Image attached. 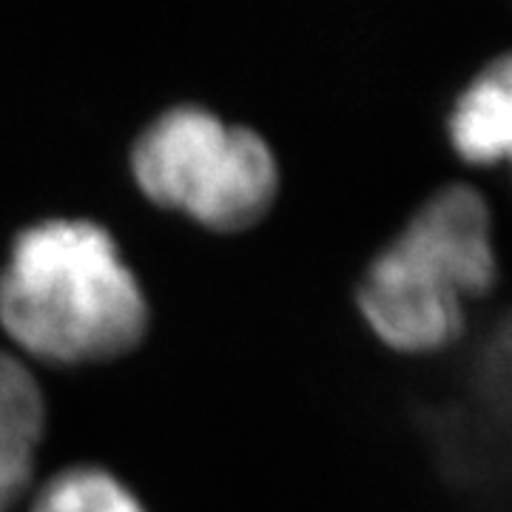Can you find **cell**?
<instances>
[{"mask_svg":"<svg viewBox=\"0 0 512 512\" xmlns=\"http://www.w3.org/2000/svg\"><path fill=\"white\" fill-rule=\"evenodd\" d=\"M151 311L109 228L49 217L15 234L0 265V328L49 365H100L137 348Z\"/></svg>","mask_w":512,"mask_h":512,"instance_id":"1","label":"cell"},{"mask_svg":"<svg viewBox=\"0 0 512 512\" xmlns=\"http://www.w3.org/2000/svg\"><path fill=\"white\" fill-rule=\"evenodd\" d=\"M148 200L220 234H239L268 217L279 194L271 143L217 111L180 103L160 111L128 154Z\"/></svg>","mask_w":512,"mask_h":512,"instance_id":"2","label":"cell"},{"mask_svg":"<svg viewBox=\"0 0 512 512\" xmlns=\"http://www.w3.org/2000/svg\"><path fill=\"white\" fill-rule=\"evenodd\" d=\"M356 311L384 348L402 356H436L467 333L470 305L396 237L370 256L356 282Z\"/></svg>","mask_w":512,"mask_h":512,"instance_id":"3","label":"cell"},{"mask_svg":"<svg viewBox=\"0 0 512 512\" xmlns=\"http://www.w3.org/2000/svg\"><path fill=\"white\" fill-rule=\"evenodd\" d=\"M470 305L493 296L501 279V239L490 197L467 180L439 185L393 234Z\"/></svg>","mask_w":512,"mask_h":512,"instance_id":"4","label":"cell"},{"mask_svg":"<svg viewBox=\"0 0 512 512\" xmlns=\"http://www.w3.org/2000/svg\"><path fill=\"white\" fill-rule=\"evenodd\" d=\"M444 137L458 163L498 168L512 160V46L481 60L444 111Z\"/></svg>","mask_w":512,"mask_h":512,"instance_id":"5","label":"cell"},{"mask_svg":"<svg viewBox=\"0 0 512 512\" xmlns=\"http://www.w3.org/2000/svg\"><path fill=\"white\" fill-rule=\"evenodd\" d=\"M46 430V399L26 362L0 348V512L32 487L37 450Z\"/></svg>","mask_w":512,"mask_h":512,"instance_id":"6","label":"cell"},{"mask_svg":"<svg viewBox=\"0 0 512 512\" xmlns=\"http://www.w3.org/2000/svg\"><path fill=\"white\" fill-rule=\"evenodd\" d=\"M32 512H146V507L109 470L74 464L37 487Z\"/></svg>","mask_w":512,"mask_h":512,"instance_id":"7","label":"cell"},{"mask_svg":"<svg viewBox=\"0 0 512 512\" xmlns=\"http://www.w3.org/2000/svg\"><path fill=\"white\" fill-rule=\"evenodd\" d=\"M510 174H512V160H510Z\"/></svg>","mask_w":512,"mask_h":512,"instance_id":"8","label":"cell"}]
</instances>
